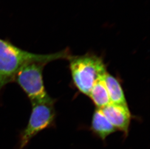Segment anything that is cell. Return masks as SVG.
<instances>
[{
    "label": "cell",
    "instance_id": "cell-1",
    "mask_svg": "<svg viewBox=\"0 0 150 149\" xmlns=\"http://www.w3.org/2000/svg\"><path fill=\"white\" fill-rule=\"evenodd\" d=\"M71 55L68 48L54 53H34L0 39V93L6 85L14 82L17 72L24 65L32 62L48 64L57 60H68Z\"/></svg>",
    "mask_w": 150,
    "mask_h": 149
},
{
    "label": "cell",
    "instance_id": "cell-2",
    "mask_svg": "<svg viewBox=\"0 0 150 149\" xmlns=\"http://www.w3.org/2000/svg\"><path fill=\"white\" fill-rule=\"evenodd\" d=\"M68 60L74 84L86 96H88L97 80L108 72L102 57L91 52L80 56L71 55Z\"/></svg>",
    "mask_w": 150,
    "mask_h": 149
},
{
    "label": "cell",
    "instance_id": "cell-3",
    "mask_svg": "<svg viewBox=\"0 0 150 149\" xmlns=\"http://www.w3.org/2000/svg\"><path fill=\"white\" fill-rule=\"evenodd\" d=\"M46 63L32 62L18 71L14 82L24 91L31 104L54 100L47 93L44 84L43 72Z\"/></svg>",
    "mask_w": 150,
    "mask_h": 149
},
{
    "label": "cell",
    "instance_id": "cell-4",
    "mask_svg": "<svg viewBox=\"0 0 150 149\" xmlns=\"http://www.w3.org/2000/svg\"><path fill=\"white\" fill-rule=\"evenodd\" d=\"M55 100L32 104V110L25 128L20 133L18 149H23L32 138L43 130L54 125L55 119Z\"/></svg>",
    "mask_w": 150,
    "mask_h": 149
},
{
    "label": "cell",
    "instance_id": "cell-5",
    "mask_svg": "<svg viewBox=\"0 0 150 149\" xmlns=\"http://www.w3.org/2000/svg\"><path fill=\"white\" fill-rule=\"evenodd\" d=\"M100 109L117 130L122 131L125 136H127L132 118L128 107L110 103Z\"/></svg>",
    "mask_w": 150,
    "mask_h": 149
},
{
    "label": "cell",
    "instance_id": "cell-6",
    "mask_svg": "<svg viewBox=\"0 0 150 149\" xmlns=\"http://www.w3.org/2000/svg\"><path fill=\"white\" fill-rule=\"evenodd\" d=\"M91 130L92 132L105 141L108 136L116 132L117 129L106 118L102 110L96 108L92 116Z\"/></svg>",
    "mask_w": 150,
    "mask_h": 149
},
{
    "label": "cell",
    "instance_id": "cell-7",
    "mask_svg": "<svg viewBox=\"0 0 150 149\" xmlns=\"http://www.w3.org/2000/svg\"><path fill=\"white\" fill-rule=\"evenodd\" d=\"M104 80L111 103L128 107L123 89L119 80L107 72L105 74Z\"/></svg>",
    "mask_w": 150,
    "mask_h": 149
},
{
    "label": "cell",
    "instance_id": "cell-8",
    "mask_svg": "<svg viewBox=\"0 0 150 149\" xmlns=\"http://www.w3.org/2000/svg\"><path fill=\"white\" fill-rule=\"evenodd\" d=\"M104 77L105 76L97 80L88 95L98 108H102L111 103Z\"/></svg>",
    "mask_w": 150,
    "mask_h": 149
}]
</instances>
